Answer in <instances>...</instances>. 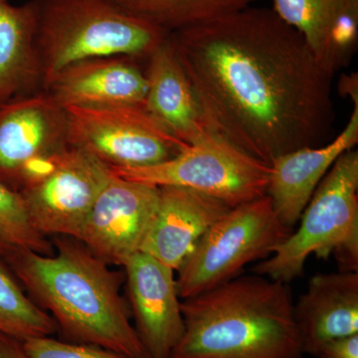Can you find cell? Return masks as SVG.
I'll list each match as a JSON object with an SVG mask.
<instances>
[{
  "mask_svg": "<svg viewBox=\"0 0 358 358\" xmlns=\"http://www.w3.org/2000/svg\"><path fill=\"white\" fill-rule=\"evenodd\" d=\"M171 40L207 124L247 154L270 166L331 133L333 76L272 9L247 7Z\"/></svg>",
  "mask_w": 358,
  "mask_h": 358,
  "instance_id": "obj_1",
  "label": "cell"
},
{
  "mask_svg": "<svg viewBox=\"0 0 358 358\" xmlns=\"http://www.w3.org/2000/svg\"><path fill=\"white\" fill-rule=\"evenodd\" d=\"M52 255L20 250L1 259L28 296L49 313L63 341L150 358L129 322L121 275L75 238L57 236Z\"/></svg>",
  "mask_w": 358,
  "mask_h": 358,
  "instance_id": "obj_2",
  "label": "cell"
},
{
  "mask_svg": "<svg viewBox=\"0 0 358 358\" xmlns=\"http://www.w3.org/2000/svg\"><path fill=\"white\" fill-rule=\"evenodd\" d=\"M185 331L169 358H303L288 284L236 277L181 301Z\"/></svg>",
  "mask_w": 358,
  "mask_h": 358,
  "instance_id": "obj_3",
  "label": "cell"
},
{
  "mask_svg": "<svg viewBox=\"0 0 358 358\" xmlns=\"http://www.w3.org/2000/svg\"><path fill=\"white\" fill-rule=\"evenodd\" d=\"M30 3L42 91L54 75L79 61L129 56L145 62L171 35L112 0H30Z\"/></svg>",
  "mask_w": 358,
  "mask_h": 358,
  "instance_id": "obj_4",
  "label": "cell"
},
{
  "mask_svg": "<svg viewBox=\"0 0 358 358\" xmlns=\"http://www.w3.org/2000/svg\"><path fill=\"white\" fill-rule=\"evenodd\" d=\"M300 227L254 268L257 275L289 284L312 255H334L341 272H358V152L341 155L301 213Z\"/></svg>",
  "mask_w": 358,
  "mask_h": 358,
  "instance_id": "obj_5",
  "label": "cell"
},
{
  "mask_svg": "<svg viewBox=\"0 0 358 358\" xmlns=\"http://www.w3.org/2000/svg\"><path fill=\"white\" fill-rule=\"evenodd\" d=\"M292 232L278 218L267 195L233 207L202 235L179 267V298L231 281L249 263L272 255Z\"/></svg>",
  "mask_w": 358,
  "mask_h": 358,
  "instance_id": "obj_6",
  "label": "cell"
},
{
  "mask_svg": "<svg viewBox=\"0 0 358 358\" xmlns=\"http://www.w3.org/2000/svg\"><path fill=\"white\" fill-rule=\"evenodd\" d=\"M110 171L136 182L203 193L233 208L265 196L271 169L266 162L212 131L166 162Z\"/></svg>",
  "mask_w": 358,
  "mask_h": 358,
  "instance_id": "obj_7",
  "label": "cell"
},
{
  "mask_svg": "<svg viewBox=\"0 0 358 358\" xmlns=\"http://www.w3.org/2000/svg\"><path fill=\"white\" fill-rule=\"evenodd\" d=\"M68 143L110 169L155 166L187 147L145 107H67Z\"/></svg>",
  "mask_w": 358,
  "mask_h": 358,
  "instance_id": "obj_8",
  "label": "cell"
},
{
  "mask_svg": "<svg viewBox=\"0 0 358 358\" xmlns=\"http://www.w3.org/2000/svg\"><path fill=\"white\" fill-rule=\"evenodd\" d=\"M69 147L67 115L45 92L0 106V183L20 193Z\"/></svg>",
  "mask_w": 358,
  "mask_h": 358,
  "instance_id": "obj_9",
  "label": "cell"
},
{
  "mask_svg": "<svg viewBox=\"0 0 358 358\" xmlns=\"http://www.w3.org/2000/svg\"><path fill=\"white\" fill-rule=\"evenodd\" d=\"M112 176L109 166L69 145L49 173L20 193L28 217L41 234L77 239L96 199Z\"/></svg>",
  "mask_w": 358,
  "mask_h": 358,
  "instance_id": "obj_10",
  "label": "cell"
},
{
  "mask_svg": "<svg viewBox=\"0 0 358 358\" xmlns=\"http://www.w3.org/2000/svg\"><path fill=\"white\" fill-rule=\"evenodd\" d=\"M159 187L112 178L99 194L77 240L109 266H124L140 252L157 210Z\"/></svg>",
  "mask_w": 358,
  "mask_h": 358,
  "instance_id": "obj_11",
  "label": "cell"
},
{
  "mask_svg": "<svg viewBox=\"0 0 358 358\" xmlns=\"http://www.w3.org/2000/svg\"><path fill=\"white\" fill-rule=\"evenodd\" d=\"M124 268L134 329L150 358H169L185 331L174 270L138 252Z\"/></svg>",
  "mask_w": 358,
  "mask_h": 358,
  "instance_id": "obj_12",
  "label": "cell"
},
{
  "mask_svg": "<svg viewBox=\"0 0 358 358\" xmlns=\"http://www.w3.org/2000/svg\"><path fill=\"white\" fill-rule=\"evenodd\" d=\"M141 62L143 61L129 56L79 61L54 75L42 92L63 109L110 106L145 107L147 77Z\"/></svg>",
  "mask_w": 358,
  "mask_h": 358,
  "instance_id": "obj_13",
  "label": "cell"
},
{
  "mask_svg": "<svg viewBox=\"0 0 358 358\" xmlns=\"http://www.w3.org/2000/svg\"><path fill=\"white\" fill-rule=\"evenodd\" d=\"M230 209L203 193L162 186L140 252L178 271L202 235Z\"/></svg>",
  "mask_w": 358,
  "mask_h": 358,
  "instance_id": "obj_14",
  "label": "cell"
},
{
  "mask_svg": "<svg viewBox=\"0 0 358 358\" xmlns=\"http://www.w3.org/2000/svg\"><path fill=\"white\" fill-rule=\"evenodd\" d=\"M357 141L358 106H353L350 121L331 143L293 150L271 162L266 195L285 226L293 229L327 171Z\"/></svg>",
  "mask_w": 358,
  "mask_h": 358,
  "instance_id": "obj_15",
  "label": "cell"
},
{
  "mask_svg": "<svg viewBox=\"0 0 358 358\" xmlns=\"http://www.w3.org/2000/svg\"><path fill=\"white\" fill-rule=\"evenodd\" d=\"M294 315L303 355L317 357L329 341L358 334V272L313 275Z\"/></svg>",
  "mask_w": 358,
  "mask_h": 358,
  "instance_id": "obj_16",
  "label": "cell"
},
{
  "mask_svg": "<svg viewBox=\"0 0 358 358\" xmlns=\"http://www.w3.org/2000/svg\"><path fill=\"white\" fill-rule=\"evenodd\" d=\"M145 63V107L148 112L187 145L212 133L192 85L174 50L171 35L150 54Z\"/></svg>",
  "mask_w": 358,
  "mask_h": 358,
  "instance_id": "obj_17",
  "label": "cell"
},
{
  "mask_svg": "<svg viewBox=\"0 0 358 358\" xmlns=\"http://www.w3.org/2000/svg\"><path fill=\"white\" fill-rule=\"evenodd\" d=\"M42 92L31 3L0 0V106Z\"/></svg>",
  "mask_w": 358,
  "mask_h": 358,
  "instance_id": "obj_18",
  "label": "cell"
},
{
  "mask_svg": "<svg viewBox=\"0 0 358 358\" xmlns=\"http://www.w3.org/2000/svg\"><path fill=\"white\" fill-rule=\"evenodd\" d=\"M117 6L169 33L252 6L257 0H112Z\"/></svg>",
  "mask_w": 358,
  "mask_h": 358,
  "instance_id": "obj_19",
  "label": "cell"
},
{
  "mask_svg": "<svg viewBox=\"0 0 358 358\" xmlns=\"http://www.w3.org/2000/svg\"><path fill=\"white\" fill-rule=\"evenodd\" d=\"M0 333L24 341L57 333L53 317L30 298L0 259Z\"/></svg>",
  "mask_w": 358,
  "mask_h": 358,
  "instance_id": "obj_20",
  "label": "cell"
},
{
  "mask_svg": "<svg viewBox=\"0 0 358 358\" xmlns=\"http://www.w3.org/2000/svg\"><path fill=\"white\" fill-rule=\"evenodd\" d=\"M272 1V10L280 20L300 33L320 64L327 71L329 31L343 0Z\"/></svg>",
  "mask_w": 358,
  "mask_h": 358,
  "instance_id": "obj_21",
  "label": "cell"
},
{
  "mask_svg": "<svg viewBox=\"0 0 358 358\" xmlns=\"http://www.w3.org/2000/svg\"><path fill=\"white\" fill-rule=\"evenodd\" d=\"M20 250L41 255L55 252L49 238L32 225L20 193L0 183V259Z\"/></svg>",
  "mask_w": 358,
  "mask_h": 358,
  "instance_id": "obj_22",
  "label": "cell"
},
{
  "mask_svg": "<svg viewBox=\"0 0 358 358\" xmlns=\"http://www.w3.org/2000/svg\"><path fill=\"white\" fill-rule=\"evenodd\" d=\"M30 358H128L101 346L38 336L23 341Z\"/></svg>",
  "mask_w": 358,
  "mask_h": 358,
  "instance_id": "obj_23",
  "label": "cell"
},
{
  "mask_svg": "<svg viewBox=\"0 0 358 358\" xmlns=\"http://www.w3.org/2000/svg\"><path fill=\"white\" fill-rule=\"evenodd\" d=\"M317 358H358V334L334 339L326 343Z\"/></svg>",
  "mask_w": 358,
  "mask_h": 358,
  "instance_id": "obj_24",
  "label": "cell"
},
{
  "mask_svg": "<svg viewBox=\"0 0 358 358\" xmlns=\"http://www.w3.org/2000/svg\"><path fill=\"white\" fill-rule=\"evenodd\" d=\"M0 358H30L23 341L0 333Z\"/></svg>",
  "mask_w": 358,
  "mask_h": 358,
  "instance_id": "obj_25",
  "label": "cell"
},
{
  "mask_svg": "<svg viewBox=\"0 0 358 358\" xmlns=\"http://www.w3.org/2000/svg\"><path fill=\"white\" fill-rule=\"evenodd\" d=\"M339 93L348 96L353 106H358V76L357 72L343 74L338 83Z\"/></svg>",
  "mask_w": 358,
  "mask_h": 358,
  "instance_id": "obj_26",
  "label": "cell"
}]
</instances>
